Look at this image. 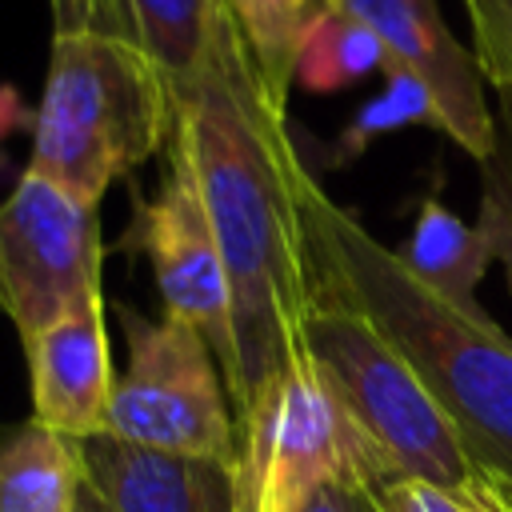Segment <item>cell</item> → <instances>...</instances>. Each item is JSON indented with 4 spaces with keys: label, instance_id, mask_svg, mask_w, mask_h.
<instances>
[{
    "label": "cell",
    "instance_id": "5",
    "mask_svg": "<svg viewBox=\"0 0 512 512\" xmlns=\"http://www.w3.org/2000/svg\"><path fill=\"white\" fill-rule=\"evenodd\" d=\"M300 348L324 372L368 440L388 456L396 476L428 484H472L480 476L444 408L360 312L312 292Z\"/></svg>",
    "mask_w": 512,
    "mask_h": 512
},
{
    "label": "cell",
    "instance_id": "1",
    "mask_svg": "<svg viewBox=\"0 0 512 512\" xmlns=\"http://www.w3.org/2000/svg\"><path fill=\"white\" fill-rule=\"evenodd\" d=\"M168 144L188 160L232 292V360L224 368L236 416L300 352L312 312V272L300 224L304 160L288 112L264 92L256 64L224 16L200 80L180 96Z\"/></svg>",
    "mask_w": 512,
    "mask_h": 512
},
{
    "label": "cell",
    "instance_id": "18",
    "mask_svg": "<svg viewBox=\"0 0 512 512\" xmlns=\"http://www.w3.org/2000/svg\"><path fill=\"white\" fill-rule=\"evenodd\" d=\"M492 152L480 160V232L512 288V92H496Z\"/></svg>",
    "mask_w": 512,
    "mask_h": 512
},
{
    "label": "cell",
    "instance_id": "2",
    "mask_svg": "<svg viewBox=\"0 0 512 512\" xmlns=\"http://www.w3.org/2000/svg\"><path fill=\"white\" fill-rule=\"evenodd\" d=\"M312 292L360 312L420 376L480 476L512 488V340L488 312H464L420 284L312 172L300 180Z\"/></svg>",
    "mask_w": 512,
    "mask_h": 512
},
{
    "label": "cell",
    "instance_id": "12",
    "mask_svg": "<svg viewBox=\"0 0 512 512\" xmlns=\"http://www.w3.org/2000/svg\"><path fill=\"white\" fill-rule=\"evenodd\" d=\"M80 488V440H68L32 416L0 428V512H76Z\"/></svg>",
    "mask_w": 512,
    "mask_h": 512
},
{
    "label": "cell",
    "instance_id": "24",
    "mask_svg": "<svg viewBox=\"0 0 512 512\" xmlns=\"http://www.w3.org/2000/svg\"><path fill=\"white\" fill-rule=\"evenodd\" d=\"M76 512H112V508H108V504H104V500L84 484V488H80V496H76Z\"/></svg>",
    "mask_w": 512,
    "mask_h": 512
},
{
    "label": "cell",
    "instance_id": "23",
    "mask_svg": "<svg viewBox=\"0 0 512 512\" xmlns=\"http://www.w3.org/2000/svg\"><path fill=\"white\" fill-rule=\"evenodd\" d=\"M20 124H28V128H32V112L16 100V92H12V88H4V84H0V140H4L12 128H20Z\"/></svg>",
    "mask_w": 512,
    "mask_h": 512
},
{
    "label": "cell",
    "instance_id": "16",
    "mask_svg": "<svg viewBox=\"0 0 512 512\" xmlns=\"http://www.w3.org/2000/svg\"><path fill=\"white\" fill-rule=\"evenodd\" d=\"M372 68H384V48L376 44V36L336 4H324L300 40L292 84L328 96L368 76Z\"/></svg>",
    "mask_w": 512,
    "mask_h": 512
},
{
    "label": "cell",
    "instance_id": "26",
    "mask_svg": "<svg viewBox=\"0 0 512 512\" xmlns=\"http://www.w3.org/2000/svg\"><path fill=\"white\" fill-rule=\"evenodd\" d=\"M324 4H332V0H324Z\"/></svg>",
    "mask_w": 512,
    "mask_h": 512
},
{
    "label": "cell",
    "instance_id": "20",
    "mask_svg": "<svg viewBox=\"0 0 512 512\" xmlns=\"http://www.w3.org/2000/svg\"><path fill=\"white\" fill-rule=\"evenodd\" d=\"M472 24V56L496 92H512V0H464Z\"/></svg>",
    "mask_w": 512,
    "mask_h": 512
},
{
    "label": "cell",
    "instance_id": "13",
    "mask_svg": "<svg viewBox=\"0 0 512 512\" xmlns=\"http://www.w3.org/2000/svg\"><path fill=\"white\" fill-rule=\"evenodd\" d=\"M396 256L420 284H428L448 304H456L464 312H484L476 300V288L492 264V248L480 228L464 224L440 200L428 196L420 204L416 224H412L408 240L396 248Z\"/></svg>",
    "mask_w": 512,
    "mask_h": 512
},
{
    "label": "cell",
    "instance_id": "6",
    "mask_svg": "<svg viewBox=\"0 0 512 512\" xmlns=\"http://www.w3.org/2000/svg\"><path fill=\"white\" fill-rule=\"evenodd\" d=\"M128 364L112 384L104 436L124 444L236 464V424L208 340L172 320L120 308Z\"/></svg>",
    "mask_w": 512,
    "mask_h": 512
},
{
    "label": "cell",
    "instance_id": "21",
    "mask_svg": "<svg viewBox=\"0 0 512 512\" xmlns=\"http://www.w3.org/2000/svg\"><path fill=\"white\" fill-rule=\"evenodd\" d=\"M52 32H104L136 44L128 0H48Z\"/></svg>",
    "mask_w": 512,
    "mask_h": 512
},
{
    "label": "cell",
    "instance_id": "3",
    "mask_svg": "<svg viewBox=\"0 0 512 512\" xmlns=\"http://www.w3.org/2000/svg\"><path fill=\"white\" fill-rule=\"evenodd\" d=\"M176 104L140 44L104 32H52L48 76L32 112L28 168L84 204H100L168 144Z\"/></svg>",
    "mask_w": 512,
    "mask_h": 512
},
{
    "label": "cell",
    "instance_id": "17",
    "mask_svg": "<svg viewBox=\"0 0 512 512\" xmlns=\"http://www.w3.org/2000/svg\"><path fill=\"white\" fill-rule=\"evenodd\" d=\"M384 72H388V84L368 104H360L356 116H348V124L340 128V136L328 152L332 168H344V164L360 160L368 152V144L380 140L384 132H396V128H408V124L436 128V104H432L428 88L408 72H396V68H384Z\"/></svg>",
    "mask_w": 512,
    "mask_h": 512
},
{
    "label": "cell",
    "instance_id": "22",
    "mask_svg": "<svg viewBox=\"0 0 512 512\" xmlns=\"http://www.w3.org/2000/svg\"><path fill=\"white\" fill-rule=\"evenodd\" d=\"M292 512H380V504H376V488L372 484L336 480V484H324L320 492H312Z\"/></svg>",
    "mask_w": 512,
    "mask_h": 512
},
{
    "label": "cell",
    "instance_id": "10",
    "mask_svg": "<svg viewBox=\"0 0 512 512\" xmlns=\"http://www.w3.org/2000/svg\"><path fill=\"white\" fill-rule=\"evenodd\" d=\"M32 380V420L68 436L92 440L104 432L112 404V352L104 328V300H88L20 340Z\"/></svg>",
    "mask_w": 512,
    "mask_h": 512
},
{
    "label": "cell",
    "instance_id": "4",
    "mask_svg": "<svg viewBox=\"0 0 512 512\" xmlns=\"http://www.w3.org/2000/svg\"><path fill=\"white\" fill-rule=\"evenodd\" d=\"M232 472L236 512H292L324 484L360 480L376 488L396 476L304 348L236 416Z\"/></svg>",
    "mask_w": 512,
    "mask_h": 512
},
{
    "label": "cell",
    "instance_id": "19",
    "mask_svg": "<svg viewBox=\"0 0 512 512\" xmlns=\"http://www.w3.org/2000/svg\"><path fill=\"white\" fill-rule=\"evenodd\" d=\"M380 512H508L488 476L472 484H428L412 476H388L376 484Z\"/></svg>",
    "mask_w": 512,
    "mask_h": 512
},
{
    "label": "cell",
    "instance_id": "7",
    "mask_svg": "<svg viewBox=\"0 0 512 512\" xmlns=\"http://www.w3.org/2000/svg\"><path fill=\"white\" fill-rule=\"evenodd\" d=\"M100 204L24 168L0 200V308L28 340L100 292Z\"/></svg>",
    "mask_w": 512,
    "mask_h": 512
},
{
    "label": "cell",
    "instance_id": "8",
    "mask_svg": "<svg viewBox=\"0 0 512 512\" xmlns=\"http://www.w3.org/2000/svg\"><path fill=\"white\" fill-rule=\"evenodd\" d=\"M128 248L144 252L164 300V316L196 328L216 364L232 360V292L224 276V260L196 188L188 160L168 144V176L160 196L136 204Z\"/></svg>",
    "mask_w": 512,
    "mask_h": 512
},
{
    "label": "cell",
    "instance_id": "14",
    "mask_svg": "<svg viewBox=\"0 0 512 512\" xmlns=\"http://www.w3.org/2000/svg\"><path fill=\"white\" fill-rule=\"evenodd\" d=\"M136 44L172 92V104L200 80L216 32L224 24L220 0H128Z\"/></svg>",
    "mask_w": 512,
    "mask_h": 512
},
{
    "label": "cell",
    "instance_id": "25",
    "mask_svg": "<svg viewBox=\"0 0 512 512\" xmlns=\"http://www.w3.org/2000/svg\"><path fill=\"white\" fill-rule=\"evenodd\" d=\"M492 484H496V480H492ZM496 492L504 496V504H508V512H512V488H504V484H496Z\"/></svg>",
    "mask_w": 512,
    "mask_h": 512
},
{
    "label": "cell",
    "instance_id": "9",
    "mask_svg": "<svg viewBox=\"0 0 512 512\" xmlns=\"http://www.w3.org/2000/svg\"><path fill=\"white\" fill-rule=\"evenodd\" d=\"M364 24L384 48V68L416 76L436 104V132L460 144L476 164L492 152V108L476 56L448 32L436 0H332Z\"/></svg>",
    "mask_w": 512,
    "mask_h": 512
},
{
    "label": "cell",
    "instance_id": "11",
    "mask_svg": "<svg viewBox=\"0 0 512 512\" xmlns=\"http://www.w3.org/2000/svg\"><path fill=\"white\" fill-rule=\"evenodd\" d=\"M84 484L112 512H236V472L220 460L156 452L116 436L80 440Z\"/></svg>",
    "mask_w": 512,
    "mask_h": 512
},
{
    "label": "cell",
    "instance_id": "15",
    "mask_svg": "<svg viewBox=\"0 0 512 512\" xmlns=\"http://www.w3.org/2000/svg\"><path fill=\"white\" fill-rule=\"evenodd\" d=\"M236 36L244 40L256 76L272 104L288 112V92L296 76V52L324 0H220Z\"/></svg>",
    "mask_w": 512,
    "mask_h": 512
}]
</instances>
